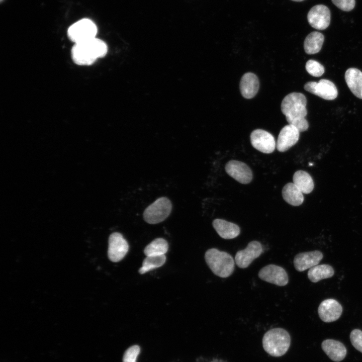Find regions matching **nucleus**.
I'll use <instances>...</instances> for the list:
<instances>
[{"instance_id": "1", "label": "nucleus", "mask_w": 362, "mask_h": 362, "mask_svg": "<svg viewBox=\"0 0 362 362\" xmlns=\"http://www.w3.org/2000/svg\"><path fill=\"white\" fill-rule=\"evenodd\" d=\"M306 104L305 96L296 92L287 95L281 103L282 112L289 124L295 127L300 132L306 131L309 127L305 118L307 114Z\"/></svg>"}, {"instance_id": "2", "label": "nucleus", "mask_w": 362, "mask_h": 362, "mask_svg": "<svg viewBox=\"0 0 362 362\" xmlns=\"http://www.w3.org/2000/svg\"><path fill=\"white\" fill-rule=\"evenodd\" d=\"M108 52L106 43L97 38L74 44L71 56L74 63L78 65H90L98 59L104 57Z\"/></svg>"}, {"instance_id": "3", "label": "nucleus", "mask_w": 362, "mask_h": 362, "mask_svg": "<svg viewBox=\"0 0 362 362\" xmlns=\"http://www.w3.org/2000/svg\"><path fill=\"white\" fill-rule=\"evenodd\" d=\"M206 263L216 276L222 278L230 276L235 268V261L228 253L217 248H210L205 254Z\"/></svg>"}, {"instance_id": "4", "label": "nucleus", "mask_w": 362, "mask_h": 362, "mask_svg": "<svg viewBox=\"0 0 362 362\" xmlns=\"http://www.w3.org/2000/svg\"><path fill=\"white\" fill-rule=\"evenodd\" d=\"M291 343L289 333L285 329L275 328L267 331L263 335L262 345L264 350L272 356L283 355Z\"/></svg>"}, {"instance_id": "5", "label": "nucleus", "mask_w": 362, "mask_h": 362, "mask_svg": "<svg viewBox=\"0 0 362 362\" xmlns=\"http://www.w3.org/2000/svg\"><path fill=\"white\" fill-rule=\"evenodd\" d=\"M97 32V27L93 21L83 19L68 28L67 35L71 41L76 44L96 38Z\"/></svg>"}, {"instance_id": "6", "label": "nucleus", "mask_w": 362, "mask_h": 362, "mask_svg": "<svg viewBox=\"0 0 362 362\" xmlns=\"http://www.w3.org/2000/svg\"><path fill=\"white\" fill-rule=\"evenodd\" d=\"M171 210L172 204L170 200L166 197H161L145 209L143 218L149 224H157L166 219Z\"/></svg>"}, {"instance_id": "7", "label": "nucleus", "mask_w": 362, "mask_h": 362, "mask_svg": "<svg viewBox=\"0 0 362 362\" xmlns=\"http://www.w3.org/2000/svg\"><path fill=\"white\" fill-rule=\"evenodd\" d=\"M263 252L262 244L259 241H251L248 243L245 249L236 252L235 262L239 268H245Z\"/></svg>"}, {"instance_id": "8", "label": "nucleus", "mask_w": 362, "mask_h": 362, "mask_svg": "<svg viewBox=\"0 0 362 362\" xmlns=\"http://www.w3.org/2000/svg\"><path fill=\"white\" fill-rule=\"evenodd\" d=\"M304 89L326 100H334L338 95L335 84L332 81L325 79H320L318 82H308L305 84Z\"/></svg>"}, {"instance_id": "9", "label": "nucleus", "mask_w": 362, "mask_h": 362, "mask_svg": "<svg viewBox=\"0 0 362 362\" xmlns=\"http://www.w3.org/2000/svg\"><path fill=\"white\" fill-rule=\"evenodd\" d=\"M258 276L261 280L278 286H286L289 282L286 270L275 264H268L263 267L259 271Z\"/></svg>"}, {"instance_id": "10", "label": "nucleus", "mask_w": 362, "mask_h": 362, "mask_svg": "<svg viewBox=\"0 0 362 362\" xmlns=\"http://www.w3.org/2000/svg\"><path fill=\"white\" fill-rule=\"evenodd\" d=\"M252 146L256 150L263 153H271L276 146L273 135L262 129L253 130L250 136Z\"/></svg>"}, {"instance_id": "11", "label": "nucleus", "mask_w": 362, "mask_h": 362, "mask_svg": "<svg viewBox=\"0 0 362 362\" xmlns=\"http://www.w3.org/2000/svg\"><path fill=\"white\" fill-rule=\"evenodd\" d=\"M128 250V243L121 233L114 232L110 235L108 255L110 260L113 262L121 260Z\"/></svg>"}, {"instance_id": "12", "label": "nucleus", "mask_w": 362, "mask_h": 362, "mask_svg": "<svg viewBox=\"0 0 362 362\" xmlns=\"http://www.w3.org/2000/svg\"><path fill=\"white\" fill-rule=\"evenodd\" d=\"M330 10L323 5L314 6L307 14L309 24L313 28L319 30L326 29L330 24Z\"/></svg>"}, {"instance_id": "13", "label": "nucleus", "mask_w": 362, "mask_h": 362, "mask_svg": "<svg viewBox=\"0 0 362 362\" xmlns=\"http://www.w3.org/2000/svg\"><path fill=\"white\" fill-rule=\"evenodd\" d=\"M226 172L238 182L247 184L252 179V172L245 163L238 160H231L225 165Z\"/></svg>"}, {"instance_id": "14", "label": "nucleus", "mask_w": 362, "mask_h": 362, "mask_svg": "<svg viewBox=\"0 0 362 362\" xmlns=\"http://www.w3.org/2000/svg\"><path fill=\"white\" fill-rule=\"evenodd\" d=\"M342 312L340 304L333 299H328L321 302L318 309L321 320L325 322H331L337 320Z\"/></svg>"}, {"instance_id": "15", "label": "nucleus", "mask_w": 362, "mask_h": 362, "mask_svg": "<svg viewBox=\"0 0 362 362\" xmlns=\"http://www.w3.org/2000/svg\"><path fill=\"white\" fill-rule=\"evenodd\" d=\"M300 132L294 126L289 124L284 126L278 136L276 147L280 152H285L295 145L299 138Z\"/></svg>"}, {"instance_id": "16", "label": "nucleus", "mask_w": 362, "mask_h": 362, "mask_svg": "<svg viewBox=\"0 0 362 362\" xmlns=\"http://www.w3.org/2000/svg\"><path fill=\"white\" fill-rule=\"evenodd\" d=\"M322 258V253L314 250L297 254L294 258L293 263L297 271L303 272L318 265Z\"/></svg>"}, {"instance_id": "17", "label": "nucleus", "mask_w": 362, "mask_h": 362, "mask_svg": "<svg viewBox=\"0 0 362 362\" xmlns=\"http://www.w3.org/2000/svg\"><path fill=\"white\" fill-rule=\"evenodd\" d=\"M321 347L327 355L334 361H341L346 354V349L343 344L335 340H324Z\"/></svg>"}, {"instance_id": "18", "label": "nucleus", "mask_w": 362, "mask_h": 362, "mask_svg": "<svg viewBox=\"0 0 362 362\" xmlns=\"http://www.w3.org/2000/svg\"><path fill=\"white\" fill-rule=\"evenodd\" d=\"M259 86V80L255 74L247 72L242 76L240 82V90L244 98H253L257 94Z\"/></svg>"}, {"instance_id": "19", "label": "nucleus", "mask_w": 362, "mask_h": 362, "mask_svg": "<svg viewBox=\"0 0 362 362\" xmlns=\"http://www.w3.org/2000/svg\"><path fill=\"white\" fill-rule=\"evenodd\" d=\"M212 224L218 235L223 239H233L240 234L239 227L233 223L223 219H216L213 220Z\"/></svg>"}, {"instance_id": "20", "label": "nucleus", "mask_w": 362, "mask_h": 362, "mask_svg": "<svg viewBox=\"0 0 362 362\" xmlns=\"http://www.w3.org/2000/svg\"><path fill=\"white\" fill-rule=\"evenodd\" d=\"M345 79L352 94L362 99V72L355 68H349L345 72Z\"/></svg>"}, {"instance_id": "21", "label": "nucleus", "mask_w": 362, "mask_h": 362, "mask_svg": "<svg viewBox=\"0 0 362 362\" xmlns=\"http://www.w3.org/2000/svg\"><path fill=\"white\" fill-rule=\"evenodd\" d=\"M282 196L287 203L294 206H299L304 201L303 193L294 183H289L285 185Z\"/></svg>"}, {"instance_id": "22", "label": "nucleus", "mask_w": 362, "mask_h": 362, "mask_svg": "<svg viewBox=\"0 0 362 362\" xmlns=\"http://www.w3.org/2000/svg\"><path fill=\"white\" fill-rule=\"evenodd\" d=\"M324 40V35L317 31L308 34L304 42L305 52L308 54H315L320 51Z\"/></svg>"}, {"instance_id": "23", "label": "nucleus", "mask_w": 362, "mask_h": 362, "mask_svg": "<svg viewBox=\"0 0 362 362\" xmlns=\"http://www.w3.org/2000/svg\"><path fill=\"white\" fill-rule=\"evenodd\" d=\"M293 183L304 194L311 193L314 188V182L310 175L304 170H298L293 177Z\"/></svg>"}, {"instance_id": "24", "label": "nucleus", "mask_w": 362, "mask_h": 362, "mask_svg": "<svg viewBox=\"0 0 362 362\" xmlns=\"http://www.w3.org/2000/svg\"><path fill=\"white\" fill-rule=\"evenodd\" d=\"M334 274L333 267L329 264L316 265L308 272V279L313 283L332 277Z\"/></svg>"}, {"instance_id": "25", "label": "nucleus", "mask_w": 362, "mask_h": 362, "mask_svg": "<svg viewBox=\"0 0 362 362\" xmlns=\"http://www.w3.org/2000/svg\"><path fill=\"white\" fill-rule=\"evenodd\" d=\"M168 249L167 242L163 238H158L152 241L144 250L146 256L164 255Z\"/></svg>"}, {"instance_id": "26", "label": "nucleus", "mask_w": 362, "mask_h": 362, "mask_svg": "<svg viewBox=\"0 0 362 362\" xmlns=\"http://www.w3.org/2000/svg\"><path fill=\"white\" fill-rule=\"evenodd\" d=\"M165 255L148 256L144 259L142 266L139 268L140 274H145L161 266L165 262Z\"/></svg>"}, {"instance_id": "27", "label": "nucleus", "mask_w": 362, "mask_h": 362, "mask_svg": "<svg viewBox=\"0 0 362 362\" xmlns=\"http://www.w3.org/2000/svg\"><path fill=\"white\" fill-rule=\"evenodd\" d=\"M305 68L307 71L312 76L320 77L324 72V67L318 61L310 59L306 63Z\"/></svg>"}, {"instance_id": "28", "label": "nucleus", "mask_w": 362, "mask_h": 362, "mask_svg": "<svg viewBox=\"0 0 362 362\" xmlns=\"http://www.w3.org/2000/svg\"><path fill=\"white\" fill-rule=\"evenodd\" d=\"M140 351L138 345H134L129 347L124 352L123 362H136V359Z\"/></svg>"}, {"instance_id": "29", "label": "nucleus", "mask_w": 362, "mask_h": 362, "mask_svg": "<svg viewBox=\"0 0 362 362\" xmlns=\"http://www.w3.org/2000/svg\"><path fill=\"white\" fill-rule=\"evenodd\" d=\"M350 339L353 347L362 353V331L353 330L350 334Z\"/></svg>"}, {"instance_id": "30", "label": "nucleus", "mask_w": 362, "mask_h": 362, "mask_svg": "<svg viewBox=\"0 0 362 362\" xmlns=\"http://www.w3.org/2000/svg\"><path fill=\"white\" fill-rule=\"evenodd\" d=\"M332 3L338 8L344 12H349L355 7V0H331Z\"/></svg>"}, {"instance_id": "31", "label": "nucleus", "mask_w": 362, "mask_h": 362, "mask_svg": "<svg viewBox=\"0 0 362 362\" xmlns=\"http://www.w3.org/2000/svg\"><path fill=\"white\" fill-rule=\"evenodd\" d=\"M291 1H294V2H300L304 1H305V0H291Z\"/></svg>"}, {"instance_id": "32", "label": "nucleus", "mask_w": 362, "mask_h": 362, "mask_svg": "<svg viewBox=\"0 0 362 362\" xmlns=\"http://www.w3.org/2000/svg\"><path fill=\"white\" fill-rule=\"evenodd\" d=\"M4 0H0L1 2H2Z\"/></svg>"}]
</instances>
